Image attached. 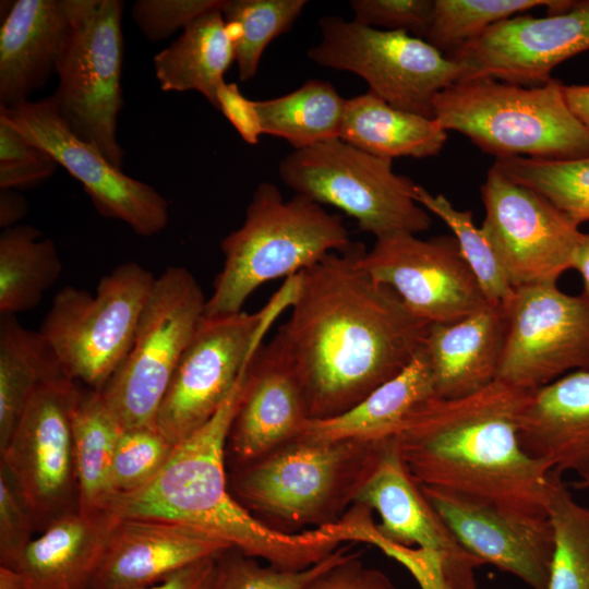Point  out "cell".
I'll return each mask as SVG.
<instances>
[{
	"mask_svg": "<svg viewBox=\"0 0 589 589\" xmlns=\"http://www.w3.org/2000/svg\"><path fill=\"white\" fill-rule=\"evenodd\" d=\"M556 0H434L425 40L445 56L479 37L497 22Z\"/></svg>",
	"mask_w": 589,
	"mask_h": 589,
	"instance_id": "74e56055",
	"label": "cell"
},
{
	"mask_svg": "<svg viewBox=\"0 0 589 589\" xmlns=\"http://www.w3.org/2000/svg\"><path fill=\"white\" fill-rule=\"evenodd\" d=\"M434 119L501 157L573 159L589 156V130L569 110L554 79L525 87L493 79L456 82L440 92Z\"/></svg>",
	"mask_w": 589,
	"mask_h": 589,
	"instance_id": "5b68a950",
	"label": "cell"
},
{
	"mask_svg": "<svg viewBox=\"0 0 589 589\" xmlns=\"http://www.w3.org/2000/svg\"><path fill=\"white\" fill-rule=\"evenodd\" d=\"M156 277L135 262L105 275L92 294L73 286L53 298L39 333L65 375L100 390L128 354Z\"/></svg>",
	"mask_w": 589,
	"mask_h": 589,
	"instance_id": "ba28073f",
	"label": "cell"
},
{
	"mask_svg": "<svg viewBox=\"0 0 589 589\" xmlns=\"http://www.w3.org/2000/svg\"><path fill=\"white\" fill-rule=\"evenodd\" d=\"M551 470L548 516L554 533V551L548 589H589V508L574 498Z\"/></svg>",
	"mask_w": 589,
	"mask_h": 589,
	"instance_id": "836d02e7",
	"label": "cell"
},
{
	"mask_svg": "<svg viewBox=\"0 0 589 589\" xmlns=\"http://www.w3.org/2000/svg\"><path fill=\"white\" fill-rule=\"evenodd\" d=\"M420 488L470 554L513 574L531 589H548L554 551L549 516L521 513L445 489Z\"/></svg>",
	"mask_w": 589,
	"mask_h": 589,
	"instance_id": "ffe728a7",
	"label": "cell"
},
{
	"mask_svg": "<svg viewBox=\"0 0 589 589\" xmlns=\"http://www.w3.org/2000/svg\"><path fill=\"white\" fill-rule=\"evenodd\" d=\"M354 21L384 31L411 33L425 39L430 29L434 0H352Z\"/></svg>",
	"mask_w": 589,
	"mask_h": 589,
	"instance_id": "7bdbcfd3",
	"label": "cell"
},
{
	"mask_svg": "<svg viewBox=\"0 0 589 589\" xmlns=\"http://www.w3.org/2000/svg\"><path fill=\"white\" fill-rule=\"evenodd\" d=\"M302 589H396L381 570L364 567L357 554L311 580Z\"/></svg>",
	"mask_w": 589,
	"mask_h": 589,
	"instance_id": "f6af8a7d",
	"label": "cell"
},
{
	"mask_svg": "<svg viewBox=\"0 0 589 589\" xmlns=\"http://www.w3.org/2000/svg\"><path fill=\"white\" fill-rule=\"evenodd\" d=\"M0 113L81 182L100 215L121 220L144 237L167 226L165 197L152 185L125 175L81 139L61 118L50 97L0 107Z\"/></svg>",
	"mask_w": 589,
	"mask_h": 589,
	"instance_id": "e0dca14e",
	"label": "cell"
},
{
	"mask_svg": "<svg viewBox=\"0 0 589 589\" xmlns=\"http://www.w3.org/2000/svg\"><path fill=\"white\" fill-rule=\"evenodd\" d=\"M308 419L299 378L274 337L259 346L248 364L227 444L244 466L296 438Z\"/></svg>",
	"mask_w": 589,
	"mask_h": 589,
	"instance_id": "44dd1931",
	"label": "cell"
},
{
	"mask_svg": "<svg viewBox=\"0 0 589 589\" xmlns=\"http://www.w3.org/2000/svg\"><path fill=\"white\" fill-rule=\"evenodd\" d=\"M294 278L264 309L203 315L183 351L159 406L156 426L178 445L205 424L225 402L273 320L290 306Z\"/></svg>",
	"mask_w": 589,
	"mask_h": 589,
	"instance_id": "30bf717a",
	"label": "cell"
},
{
	"mask_svg": "<svg viewBox=\"0 0 589 589\" xmlns=\"http://www.w3.org/2000/svg\"><path fill=\"white\" fill-rule=\"evenodd\" d=\"M63 2L69 28L50 98L68 125L121 169L124 151L117 140V121L123 103V1Z\"/></svg>",
	"mask_w": 589,
	"mask_h": 589,
	"instance_id": "8992f818",
	"label": "cell"
},
{
	"mask_svg": "<svg viewBox=\"0 0 589 589\" xmlns=\"http://www.w3.org/2000/svg\"><path fill=\"white\" fill-rule=\"evenodd\" d=\"M229 543L194 528L158 519H117L92 589H139L159 584L199 561L218 557Z\"/></svg>",
	"mask_w": 589,
	"mask_h": 589,
	"instance_id": "7402d4cb",
	"label": "cell"
},
{
	"mask_svg": "<svg viewBox=\"0 0 589 589\" xmlns=\"http://www.w3.org/2000/svg\"><path fill=\"white\" fill-rule=\"evenodd\" d=\"M480 193L481 229L514 288L556 284L572 268L581 231L550 201L493 167Z\"/></svg>",
	"mask_w": 589,
	"mask_h": 589,
	"instance_id": "2e32d148",
	"label": "cell"
},
{
	"mask_svg": "<svg viewBox=\"0 0 589 589\" xmlns=\"http://www.w3.org/2000/svg\"><path fill=\"white\" fill-rule=\"evenodd\" d=\"M122 426L99 390L80 388L72 412L79 510L107 512L115 496L111 465Z\"/></svg>",
	"mask_w": 589,
	"mask_h": 589,
	"instance_id": "4dcf8cb0",
	"label": "cell"
},
{
	"mask_svg": "<svg viewBox=\"0 0 589 589\" xmlns=\"http://www.w3.org/2000/svg\"><path fill=\"white\" fill-rule=\"evenodd\" d=\"M227 552L217 557L214 589H302L317 576L356 554L341 548L310 567L290 570L271 565L264 567L254 557L241 552L240 554Z\"/></svg>",
	"mask_w": 589,
	"mask_h": 589,
	"instance_id": "ab89813d",
	"label": "cell"
},
{
	"mask_svg": "<svg viewBox=\"0 0 589 589\" xmlns=\"http://www.w3.org/2000/svg\"><path fill=\"white\" fill-rule=\"evenodd\" d=\"M360 243L294 275L291 312L275 338L290 360L309 419L338 416L400 373L430 323L360 265Z\"/></svg>",
	"mask_w": 589,
	"mask_h": 589,
	"instance_id": "6da1fadb",
	"label": "cell"
},
{
	"mask_svg": "<svg viewBox=\"0 0 589 589\" xmlns=\"http://www.w3.org/2000/svg\"><path fill=\"white\" fill-rule=\"evenodd\" d=\"M205 303L185 267L169 266L156 277L132 346L99 390L122 429L156 426L159 406Z\"/></svg>",
	"mask_w": 589,
	"mask_h": 589,
	"instance_id": "9c48e42d",
	"label": "cell"
},
{
	"mask_svg": "<svg viewBox=\"0 0 589 589\" xmlns=\"http://www.w3.org/2000/svg\"><path fill=\"white\" fill-rule=\"evenodd\" d=\"M563 94L572 113L589 130V85H563Z\"/></svg>",
	"mask_w": 589,
	"mask_h": 589,
	"instance_id": "681fc988",
	"label": "cell"
},
{
	"mask_svg": "<svg viewBox=\"0 0 589 589\" xmlns=\"http://www.w3.org/2000/svg\"><path fill=\"white\" fill-rule=\"evenodd\" d=\"M27 202L23 195L12 189L0 192V227L4 229L17 226L16 224L25 216Z\"/></svg>",
	"mask_w": 589,
	"mask_h": 589,
	"instance_id": "c3c4849f",
	"label": "cell"
},
{
	"mask_svg": "<svg viewBox=\"0 0 589 589\" xmlns=\"http://www.w3.org/2000/svg\"><path fill=\"white\" fill-rule=\"evenodd\" d=\"M37 529L34 512L19 484L0 464V562L12 566L33 540Z\"/></svg>",
	"mask_w": 589,
	"mask_h": 589,
	"instance_id": "b9f144b4",
	"label": "cell"
},
{
	"mask_svg": "<svg viewBox=\"0 0 589 589\" xmlns=\"http://www.w3.org/2000/svg\"><path fill=\"white\" fill-rule=\"evenodd\" d=\"M223 4L195 19L176 40L155 55L154 71L164 92L195 91L218 109V87L236 61Z\"/></svg>",
	"mask_w": 589,
	"mask_h": 589,
	"instance_id": "f1b7e54d",
	"label": "cell"
},
{
	"mask_svg": "<svg viewBox=\"0 0 589 589\" xmlns=\"http://www.w3.org/2000/svg\"><path fill=\"white\" fill-rule=\"evenodd\" d=\"M75 381L41 384L27 404L1 461L27 498L41 532L53 519L79 509L72 412Z\"/></svg>",
	"mask_w": 589,
	"mask_h": 589,
	"instance_id": "9a60e30c",
	"label": "cell"
},
{
	"mask_svg": "<svg viewBox=\"0 0 589 589\" xmlns=\"http://www.w3.org/2000/svg\"><path fill=\"white\" fill-rule=\"evenodd\" d=\"M359 263L430 324L453 323L489 304L454 236H385L362 251Z\"/></svg>",
	"mask_w": 589,
	"mask_h": 589,
	"instance_id": "ac0fdd59",
	"label": "cell"
},
{
	"mask_svg": "<svg viewBox=\"0 0 589 589\" xmlns=\"http://www.w3.org/2000/svg\"><path fill=\"white\" fill-rule=\"evenodd\" d=\"M117 519L109 512L84 514L76 509L61 515L10 567L22 576L26 589H92Z\"/></svg>",
	"mask_w": 589,
	"mask_h": 589,
	"instance_id": "484cf974",
	"label": "cell"
},
{
	"mask_svg": "<svg viewBox=\"0 0 589 589\" xmlns=\"http://www.w3.org/2000/svg\"><path fill=\"white\" fill-rule=\"evenodd\" d=\"M58 164L32 144L0 113V189L35 185L53 175Z\"/></svg>",
	"mask_w": 589,
	"mask_h": 589,
	"instance_id": "60d3db41",
	"label": "cell"
},
{
	"mask_svg": "<svg viewBox=\"0 0 589 589\" xmlns=\"http://www.w3.org/2000/svg\"><path fill=\"white\" fill-rule=\"evenodd\" d=\"M63 0H17L0 28V107L28 100L56 73L68 34Z\"/></svg>",
	"mask_w": 589,
	"mask_h": 589,
	"instance_id": "d4e9b609",
	"label": "cell"
},
{
	"mask_svg": "<svg viewBox=\"0 0 589 589\" xmlns=\"http://www.w3.org/2000/svg\"><path fill=\"white\" fill-rule=\"evenodd\" d=\"M339 139L384 159L424 158L443 149L447 131L434 118L395 108L368 91L346 99Z\"/></svg>",
	"mask_w": 589,
	"mask_h": 589,
	"instance_id": "83f0119b",
	"label": "cell"
},
{
	"mask_svg": "<svg viewBox=\"0 0 589 589\" xmlns=\"http://www.w3.org/2000/svg\"><path fill=\"white\" fill-rule=\"evenodd\" d=\"M224 0H139L131 14L151 41L167 38L177 29L223 4Z\"/></svg>",
	"mask_w": 589,
	"mask_h": 589,
	"instance_id": "ee69618b",
	"label": "cell"
},
{
	"mask_svg": "<svg viewBox=\"0 0 589 589\" xmlns=\"http://www.w3.org/2000/svg\"><path fill=\"white\" fill-rule=\"evenodd\" d=\"M589 50V0L534 17L503 20L447 55L462 68L461 79H493L525 87L546 84L560 63Z\"/></svg>",
	"mask_w": 589,
	"mask_h": 589,
	"instance_id": "d6986e66",
	"label": "cell"
},
{
	"mask_svg": "<svg viewBox=\"0 0 589 589\" xmlns=\"http://www.w3.org/2000/svg\"><path fill=\"white\" fill-rule=\"evenodd\" d=\"M375 444L296 437L244 465L233 489L244 507L269 519L323 526L351 501Z\"/></svg>",
	"mask_w": 589,
	"mask_h": 589,
	"instance_id": "8fae6325",
	"label": "cell"
},
{
	"mask_svg": "<svg viewBox=\"0 0 589 589\" xmlns=\"http://www.w3.org/2000/svg\"><path fill=\"white\" fill-rule=\"evenodd\" d=\"M507 330L496 380L534 390L589 370V302L556 284L515 288L505 308Z\"/></svg>",
	"mask_w": 589,
	"mask_h": 589,
	"instance_id": "5bb4252c",
	"label": "cell"
},
{
	"mask_svg": "<svg viewBox=\"0 0 589 589\" xmlns=\"http://www.w3.org/2000/svg\"><path fill=\"white\" fill-rule=\"evenodd\" d=\"M68 377L44 336L15 315L0 316V452L5 448L36 389Z\"/></svg>",
	"mask_w": 589,
	"mask_h": 589,
	"instance_id": "f546056e",
	"label": "cell"
},
{
	"mask_svg": "<svg viewBox=\"0 0 589 589\" xmlns=\"http://www.w3.org/2000/svg\"><path fill=\"white\" fill-rule=\"evenodd\" d=\"M530 392L495 380L467 396L420 404L394 437L411 476L423 486L548 516L551 469L519 440Z\"/></svg>",
	"mask_w": 589,
	"mask_h": 589,
	"instance_id": "7a4b0ae2",
	"label": "cell"
},
{
	"mask_svg": "<svg viewBox=\"0 0 589 589\" xmlns=\"http://www.w3.org/2000/svg\"><path fill=\"white\" fill-rule=\"evenodd\" d=\"M351 501L380 517L374 545L392 556L417 546L441 572L448 589H479L470 554L423 494L406 467L395 438L375 444Z\"/></svg>",
	"mask_w": 589,
	"mask_h": 589,
	"instance_id": "4fadbf2b",
	"label": "cell"
},
{
	"mask_svg": "<svg viewBox=\"0 0 589 589\" xmlns=\"http://www.w3.org/2000/svg\"><path fill=\"white\" fill-rule=\"evenodd\" d=\"M217 557L193 563L168 576L159 584L139 589H214Z\"/></svg>",
	"mask_w": 589,
	"mask_h": 589,
	"instance_id": "7dc6e473",
	"label": "cell"
},
{
	"mask_svg": "<svg viewBox=\"0 0 589 589\" xmlns=\"http://www.w3.org/2000/svg\"><path fill=\"white\" fill-rule=\"evenodd\" d=\"M507 330L503 305L486 304L453 323H432L423 351L436 398L473 394L496 380Z\"/></svg>",
	"mask_w": 589,
	"mask_h": 589,
	"instance_id": "cb8c5ba5",
	"label": "cell"
},
{
	"mask_svg": "<svg viewBox=\"0 0 589 589\" xmlns=\"http://www.w3.org/2000/svg\"><path fill=\"white\" fill-rule=\"evenodd\" d=\"M173 448L157 426L123 429L111 465L115 495L137 491L149 483L167 462Z\"/></svg>",
	"mask_w": 589,
	"mask_h": 589,
	"instance_id": "f35d334b",
	"label": "cell"
},
{
	"mask_svg": "<svg viewBox=\"0 0 589 589\" xmlns=\"http://www.w3.org/2000/svg\"><path fill=\"white\" fill-rule=\"evenodd\" d=\"M305 0H224L221 13L235 46L239 79H252L269 43L300 16Z\"/></svg>",
	"mask_w": 589,
	"mask_h": 589,
	"instance_id": "d590c367",
	"label": "cell"
},
{
	"mask_svg": "<svg viewBox=\"0 0 589 589\" xmlns=\"http://www.w3.org/2000/svg\"><path fill=\"white\" fill-rule=\"evenodd\" d=\"M573 488H575L576 490H586V489H589V479L586 480V481H576L573 483Z\"/></svg>",
	"mask_w": 589,
	"mask_h": 589,
	"instance_id": "f5cc1de1",
	"label": "cell"
},
{
	"mask_svg": "<svg viewBox=\"0 0 589 589\" xmlns=\"http://www.w3.org/2000/svg\"><path fill=\"white\" fill-rule=\"evenodd\" d=\"M351 245L339 215L301 194L285 200L276 185L263 182L252 195L242 226L220 242L224 264L204 315L239 313L266 281L297 275Z\"/></svg>",
	"mask_w": 589,
	"mask_h": 589,
	"instance_id": "277c9868",
	"label": "cell"
},
{
	"mask_svg": "<svg viewBox=\"0 0 589 589\" xmlns=\"http://www.w3.org/2000/svg\"><path fill=\"white\" fill-rule=\"evenodd\" d=\"M281 181L297 194L333 205L376 239L425 231L429 212L414 199L417 184L393 169V160L365 153L340 139L293 149L278 166Z\"/></svg>",
	"mask_w": 589,
	"mask_h": 589,
	"instance_id": "52a82bcc",
	"label": "cell"
},
{
	"mask_svg": "<svg viewBox=\"0 0 589 589\" xmlns=\"http://www.w3.org/2000/svg\"><path fill=\"white\" fill-rule=\"evenodd\" d=\"M416 201L429 213L441 218L453 231L459 250L474 275L480 289L493 305L506 308L515 288L510 285L490 241L477 227L470 211H459L443 194H432L417 184Z\"/></svg>",
	"mask_w": 589,
	"mask_h": 589,
	"instance_id": "8d00e7d4",
	"label": "cell"
},
{
	"mask_svg": "<svg viewBox=\"0 0 589 589\" xmlns=\"http://www.w3.org/2000/svg\"><path fill=\"white\" fill-rule=\"evenodd\" d=\"M247 368L217 412L175 446L156 477L137 491L115 495L107 512L119 518L181 524L276 568L303 569L347 541L348 529L340 520L303 533L284 532L268 527L232 497L225 447L243 395Z\"/></svg>",
	"mask_w": 589,
	"mask_h": 589,
	"instance_id": "3957f363",
	"label": "cell"
},
{
	"mask_svg": "<svg viewBox=\"0 0 589 589\" xmlns=\"http://www.w3.org/2000/svg\"><path fill=\"white\" fill-rule=\"evenodd\" d=\"M519 440L532 457L560 473L589 479V370H578L531 390Z\"/></svg>",
	"mask_w": 589,
	"mask_h": 589,
	"instance_id": "603a6c76",
	"label": "cell"
},
{
	"mask_svg": "<svg viewBox=\"0 0 589 589\" xmlns=\"http://www.w3.org/2000/svg\"><path fill=\"white\" fill-rule=\"evenodd\" d=\"M0 589H26L22 576L13 568L0 566Z\"/></svg>",
	"mask_w": 589,
	"mask_h": 589,
	"instance_id": "816d5d0a",
	"label": "cell"
},
{
	"mask_svg": "<svg viewBox=\"0 0 589 589\" xmlns=\"http://www.w3.org/2000/svg\"><path fill=\"white\" fill-rule=\"evenodd\" d=\"M434 397L433 376L422 348L400 373L349 410L330 418L308 419L297 437L380 443L394 438L412 410Z\"/></svg>",
	"mask_w": 589,
	"mask_h": 589,
	"instance_id": "4316f807",
	"label": "cell"
},
{
	"mask_svg": "<svg viewBox=\"0 0 589 589\" xmlns=\"http://www.w3.org/2000/svg\"><path fill=\"white\" fill-rule=\"evenodd\" d=\"M218 110L229 120L243 141L255 145L263 134L255 100L248 99L236 83L224 82L217 91Z\"/></svg>",
	"mask_w": 589,
	"mask_h": 589,
	"instance_id": "bcb514c9",
	"label": "cell"
},
{
	"mask_svg": "<svg viewBox=\"0 0 589 589\" xmlns=\"http://www.w3.org/2000/svg\"><path fill=\"white\" fill-rule=\"evenodd\" d=\"M345 103L330 82L310 80L284 96L255 100V106L263 134L303 149L339 139Z\"/></svg>",
	"mask_w": 589,
	"mask_h": 589,
	"instance_id": "d6a6232c",
	"label": "cell"
},
{
	"mask_svg": "<svg viewBox=\"0 0 589 589\" xmlns=\"http://www.w3.org/2000/svg\"><path fill=\"white\" fill-rule=\"evenodd\" d=\"M572 268L580 274L584 284L581 294L589 302V232H581L574 254Z\"/></svg>",
	"mask_w": 589,
	"mask_h": 589,
	"instance_id": "f907efd6",
	"label": "cell"
},
{
	"mask_svg": "<svg viewBox=\"0 0 589 589\" xmlns=\"http://www.w3.org/2000/svg\"><path fill=\"white\" fill-rule=\"evenodd\" d=\"M321 41L308 57L320 67L352 72L390 106L434 118L436 95L458 82L459 63L425 39L370 27L340 16L318 21Z\"/></svg>",
	"mask_w": 589,
	"mask_h": 589,
	"instance_id": "7c38bea8",
	"label": "cell"
},
{
	"mask_svg": "<svg viewBox=\"0 0 589 589\" xmlns=\"http://www.w3.org/2000/svg\"><path fill=\"white\" fill-rule=\"evenodd\" d=\"M28 225L0 236V314L15 315L36 308L60 278L62 262L50 239Z\"/></svg>",
	"mask_w": 589,
	"mask_h": 589,
	"instance_id": "1f68e13d",
	"label": "cell"
},
{
	"mask_svg": "<svg viewBox=\"0 0 589 589\" xmlns=\"http://www.w3.org/2000/svg\"><path fill=\"white\" fill-rule=\"evenodd\" d=\"M492 167L541 194L577 226L589 220V156L573 159L501 157L495 158Z\"/></svg>",
	"mask_w": 589,
	"mask_h": 589,
	"instance_id": "e575fe53",
	"label": "cell"
}]
</instances>
